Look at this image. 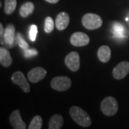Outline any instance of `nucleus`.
I'll use <instances>...</instances> for the list:
<instances>
[{"mask_svg": "<svg viewBox=\"0 0 129 129\" xmlns=\"http://www.w3.org/2000/svg\"><path fill=\"white\" fill-rule=\"evenodd\" d=\"M70 114L73 120L82 127H88L92 120L88 113L78 106H73L70 109Z\"/></svg>", "mask_w": 129, "mask_h": 129, "instance_id": "nucleus-1", "label": "nucleus"}, {"mask_svg": "<svg viewBox=\"0 0 129 129\" xmlns=\"http://www.w3.org/2000/svg\"><path fill=\"white\" fill-rule=\"evenodd\" d=\"M101 109L104 115L113 116L115 115L118 110V103L115 98L108 96L105 98L101 103Z\"/></svg>", "mask_w": 129, "mask_h": 129, "instance_id": "nucleus-2", "label": "nucleus"}, {"mask_svg": "<svg viewBox=\"0 0 129 129\" xmlns=\"http://www.w3.org/2000/svg\"><path fill=\"white\" fill-rule=\"evenodd\" d=\"M82 24L83 27L88 29H97L102 26L103 19L98 14L94 13H87L82 18Z\"/></svg>", "mask_w": 129, "mask_h": 129, "instance_id": "nucleus-3", "label": "nucleus"}, {"mask_svg": "<svg viewBox=\"0 0 129 129\" xmlns=\"http://www.w3.org/2000/svg\"><path fill=\"white\" fill-rule=\"evenodd\" d=\"M72 85V81L67 76H57L51 80L50 85L52 89L57 91L63 92L68 90Z\"/></svg>", "mask_w": 129, "mask_h": 129, "instance_id": "nucleus-4", "label": "nucleus"}, {"mask_svg": "<svg viewBox=\"0 0 129 129\" xmlns=\"http://www.w3.org/2000/svg\"><path fill=\"white\" fill-rule=\"evenodd\" d=\"M64 63L71 71H78L80 66V55L77 52H71L64 58Z\"/></svg>", "mask_w": 129, "mask_h": 129, "instance_id": "nucleus-5", "label": "nucleus"}, {"mask_svg": "<svg viewBox=\"0 0 129 129\" xmlns=\"http://www.w3.org/2000/svg\"><path fill=\"white\" fill-rule=\"evenodd\" d=\"M11 80L12 83L19 85L24 92H29L30 91V85L25 78V76L22 72L17 71L12 74Z\"/></svg>", "mask_w": 129, "mask_h": 129, "instance_id": "nucleus-6", "label": "nucleus"}, {"mask_svg": "<svg viewBox=\"0 0 129 129\" xmlns=\"http://www.w3.org/2000/svg\"><path fill=\"white\" fill-rule=\"evenodd\" d=\"M70 42L72 45L75 47L86 46L90 42V37L85 33L81 32H77L73 33L71 37Z\"/></svg>", "mask_w": 129, "mask_h": 129, "instance_id": "nucleus-7", "label": "nucleus"}, {"mask_svg": "<svg viewBox=\"0 0 129 129\" xmlns=\"http://www.w3.org/2000/svg\"><path fill=\"white\" fill-rule=\"evenodd\" d=\"M129 73V62H120L113 70V77L116 80L123 79Z\"/></svg>", "mask_w": 129, "mask_h": 129, "instance_id": "nucleus-8", "label": "nucleus"}, {"mask_svg": "<svg viewBox=\"0 0 129 129\" xmlns=\"http://www.w3.org/2000/svg\"><path fill=\"white\" fill-rule=\"evenodd\" d=\"M47 71L41 67L34 68L29 71L27 74L28 80L31 83H38L46 76Z\"/></svg>", "mask_w": 129, "mask_h": 129, "instance_id": "nucleus-9", "label": "nucleus"}, {"mask_svg": "<svg viewBox=\"0 0 129 129\" xmlns=\"http://www.w3.org/2000/svg\"><path fill=\"white\" fill-rule=\"evenodd\" d=\"M9 122L14 129H25L26 124L24 122L20 115L19 110L14 111L9 116Z\"/></svg>", "mask_w": 129, "mask_h": 129, "instance_id": "nucleus-10", "label": "nucleus"}, {"mask_svg": "<svg viewBox=\"0 0 129 129\" xmlns=\"http://www.w3.org/2000/svg\"><path fill=\"white\" fill-rule=\"evenodd\" d=\"M5 44L9 48H12L14 45L15 40V27L12 24H7L5 29Z\"/></svg>", "mask_w": 129, "mask_h": 129, "instance_id": "nucleus-11", "label": "nucleus"}, {"mask_svg": "<svg viewBox=\"0 0 129 129\" xmlns=\"http://www.w3.org/2000/svg\"><path fill=\"white\" fill-rule=\"evenodd\" d=\"M70 23V16L65 12H61L57 14L55 19L56 28L60 30H64L68 27Z\"/></svg>", "mask_w": 129, "mask_h": 129, "instance_id": "nucleus-12", "label": "nucleus"}, {"mask_svg": "<svg viewBox=\"0 0 129 129\" xmlns=\"http://www.w3.org/2000/svg\"><path fill=\"white\" fill-rule=\"evenodd\" d=\"M12 58L9 52L5 47H0V63L5 68H8L12 64Z\"/></svg>", "mask_w": 129, "mask_h": 129, "instance_id": "nucleus-13", "label": "nucleus"}, {"mask_svg": "<svg viewBox=\"0 0 129 129\" xmlns=\"http://www.w3.org/2000/svg\"><path fill=\"white\" fill-rule=\"evenodd\" d=\"M98 57L102 62H108L111 57V48L107 45H103L98 50Z\"/></svg>", "mask_w": 129, "mask_h": 129, "instance_id": "nucleus-14", "label": "nucleus"}, {"mask_svg": "<svg viewBox=\"0 0 129 129\" xmlns=\"http://www.w3.org/2000/svg\"><path fill=\"white\" fill-rule=\"evenodd\" d=\"M64 123L62 116L60 114H55L50 118L48 123L49 129H60Z\"/></svg>", "mask_w": 129, "mask_h": 129, "instance_id": "nucleus-15", "label": "nucleus"}, {"mask_svg": "<svg viewBox=\"0 0 129 129\" xmlns=\"http://www.w3.org/2000/svg\"><path fill=\"white\" fill-rule=\"evenodd\" d=\"M35 9V5L31 2H25L21 6L19 9V14L22 17L25 18L32 14Z\"/></svg>", "mask_w": 129, "mask_h": 129, "instance_id": "nucleus-16", "label": "nucleus"}, {"mask_svg": "<svg viewBox=\"0 0 129 129\" xmlns=\"http://www.w3.org/2000/svg\"><path fill=\"white\" fill-rule=\"evenodd\" d=\"M17 7V0H5V12L7 14H12Z\"/></svg>", "mask_w": 129, "mask_h": 129, "instance_id": "nucleus-17", "label": "nucleus"}, {"mask_svg": "<svg viewBox=\"0 0 129 129\" xmlns=\"http://www.w3.org/2000/svg\"><path fill=\"white\" fill-rule=\"evenodd\" d=\"M42 126V118L40 115H35L28 126L29 129H40Z\"/></svg>", "mask_w": 129, "mask_h": 129, "instance_id": "nucleus-18", "label": "nucleus"}, {"mask_svg": "<svg viewBox=\"0 0 129 129\" xmlns=\"http://www.w3.org/2000/svg\"><path fill=\"white\" fill-rule=\"evenodd\" d=\"M113 32L114 35L118 37H123L125 36V27L120 23H115L113 26Z\"/></svg>", "mask_w": 129, "mask_h": 129, "instance_id": "nucleus-19", "label": "nucleus"}, {"mask_svg": "<svg viewBox=\"0 0 129 129\" xmlns=\"http://www.w3.org/2000/svg\"><path fill=\"white\" fill-rule=\"evenodd\" d=\"M55 27V23L52 17H47L45 19V27L44 30L46 33H50L53 31Z\"/></svg>", "mask_w": 129, "mask_h": 129, "instance_id": "nucleus-20", "label": "nucleus"}, {"mask_svg": "<svg viewBox=\"0 0 129 129\" xmlns=\"http://www.w3.org/2000/svg\"><path fill=\"white\" fill-rule=\"evenodd\" d=\"M17 43H18L19 46L20 47L22 50H27L29 48V45L27 44V42L24 41V40L23 39V37H22L20 33H17Z\"/></svg>", "mask_w": 129, "mask_h": 129, "instance_id": "nucleus-21", "label": "nucleus"}, {"mask_svg": "<svg viewBox=\"0 0 129 129\" xmlns=\"http://www.w3.org/2000/svg\"><path fill=\"white\" fill-rule=\"evenodd\" d=\"M37 27L35 24H33L30 27V30H29V39L30 40L34 42L36 40V37H37Z\"/></svg>", "mask_w": 129, "mask_h": 129, "instance_id": "nucleus-22", "label": "nucleus"}, {"mask_svg": "<svg viewBox=\"0 0 129 129\" xmlns=\"http://www.w3.org/2000/svg\"><path fill=\"white\" fill-rule=\"evenodd\" d=\"M24 55L25 57H32L34 56H37L38 55V52L35 49L29 50V48L27 50H23Z\"/></svg>", "mask_w": 129, "mask_h": 129, "instance_id": "nucleus-23", "label": "nucleus"}, {"mask_svg": "<svg viewBox=\"0 0 129 129\" xmlns=\"http://www.w3.org/2000/svg\"><path fill=\"white\" fill-rule=\"evenodd\" d=\"M5 29L3 27V24H0V43L2 45L5 44Z\"/></svg>", "mask_w": 129, "mask_h": 129, "instance_id": "nucleus-24", "label": "nucleus"}, {"mask_svg": "<svg viewBox=\"0 0 129 129\" xmlns=\"http://www.w3.org/2000/svg\"><path fill=\"white\" fill-rule=\"evenodd\" d=\"M46 2H49V3H50V4H56V3H57L60 0H45Z\"/></svg>", "mask_w": 129, "mask_h": 129, "instance_id": "nucleus-25", "label": "nucleus"}]
</instances>
